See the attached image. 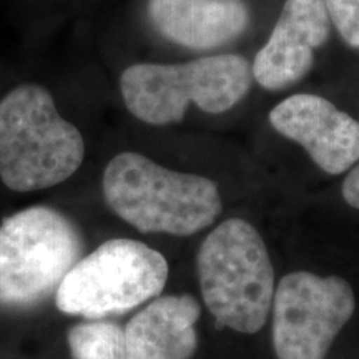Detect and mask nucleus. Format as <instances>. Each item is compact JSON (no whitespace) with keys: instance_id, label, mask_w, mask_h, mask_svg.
I'll list each match as a JSON object with an SVG mask.
<instances>
[{"instance_id":"f257e3e1","label":"nucleus","mask_w":359,"mask_h":359,"mask_svg":"<svg viewBox=\"0 0 359 359\" xmlns=\"http://www.w3.org/2000/svg\"><path fill=\"white\" fill-rule=\"evenodd\" d=\"M103 196L120 218L140 233L195 235L222 213L218 185L200 175L160 167L125 151L107 165Z\"/></svg>"},{"instance_id":"f03ea898","label":"nucleus","mask_w":359,"mask_h":359,"mask_svg":"<svg viewBox=\"0 0 359 359\" xmlns=\"http://www.w3.org/2000/svg\"><path fill=\"white\" fill-rule=\"evenodd\" d=\"M83 156L82 133L43 87L22 85L0 102V178L11 190L55 187L77 172Z\"/></svg>"},{"instance_id":"7ed1b4c3","label":"nucleus","mask_w":359,"mask_h":359,"mask_svg":"<svg viewBox=\"0 0 359 359\" xmlns=\"http://www.w3.org/2000/svg\"><path fill=\"white\" fill-rule=\"evenodd\" d=\"M203 302L219 327L255 334L275 298V269L262 235L241 218L219 223L196 258Z\"/></svg>"},{"instance_id":"20e7f679","label":"nucleus","mask_w":359,"mask_h":359,"mask_svg":"<svg viewBox=\"0 0 359 359\" xmlns=\"http://www.w3.org/2000/svg\"><path fill=\"white\" fill-rule=\"evenodd\" d=\"M251 67L240 55H210L187 64H137L120 79L130 114L150 125L182 122L190 103L223 114L248 93Z\"/></svg>"},{"instance_id":"39448f33","label":"nucleus","mask_w":359,"mask_h":359,"mask_svg":"<svg viewBox=\"0 0 359 359\" xmlns=\"http://www.w3.org/2000/svg\"><path fill=\"white\" fill-rule=\"evenodd\" d=\"M82 236L48 206H32L0 223V304L32 308L48 298L80 259Z\"/></svg>"},{"instance_id":"423d86ee","label":"nucleus","mask_w":359,"mask_h":359,"mask_svg":"<svg viewBox=\"0 0 359 359\" xmlns=\"http://www.w3.org/2000/svg\"><path fill=\"white\" fill-rule=\"evenodd\" d=\"M168 263L160 251L128 238H115L80 258L55 291L62 313L102 320L160 296Z\"/></svg>"},{"instance_id":"0eeeda50","label":"nucleus","mask_w":359,"mask_h":359,"mask_svg":"<svg viewBox=\"0 0 359 359\" xmlns=\"http://www.w3.org/2000/svg\"><path fill=\"white\" fill-rule=\"evenodd\" d=\"M271 309L278 359H325L353 318L356 296L341 276L294 271L278 283Z\"/></svg>"},{"instance_id":"6e6552de","label":"nucleus","mask_w":359,"mask_h":359,"mask_svg":"<svg viewBox=\"0 0 359 359\" xmlns=\"http://www.w3.org/2000/svg\"><path fill=\"white\" fill-rule=\"evenodd\" d=\"M269 123L302 145L323 172L344 173L359 161V122L326 98L291 95L271 110Z\"/></svg>"},{"instance_id":"1a4fd4ad","label":"nucleus","mask_w":359,"mask_h":359,"mask_svg":"<svg viewBox=\"0 0 359 359\" xmlns=\"http://www.w3.org/2000/svg\"><path fill=\"white\" fill-rule=\"evenodd\" d=\"M330 30L323 0H286L268 42L255 57V80L266 90L299 82L311 69L314 50L326 43Z\"/></svg>"},{"instance_id":"9d476101","label":"nucleus","mask_w":359,"mask_h":359,"mask_svg":"<svg viewBox=\"0 0 359 359\" xmlns=\"http://www.w3.org/2000/svg\"><path fill=\"white\" fill-rule=\"evenodd\" d=\"M201 306L190 294L156 296L127 323V359H191Z\"/></svg>"},{"instance_id":"9b49d317","label":"nucleus","mask_w":359,"mask_h":359,"mask_svg":"<svg viewBox=\"0 0 359 359\" xmlns=\"http://www.w3.org/2000/svg\"><path fill=\"white\" fill-rule=\"evenodd\" d=\"M148 15L163 37L196 50L231 42L250 22L243 0H150Z\"/></svg>"},{"instance_id":"f8f14e48","label":"nucleus","mask_w":359,"mask_h":359,"mask_svg":"<svg viewBox=\"0 0 359 359\" xmlns=\"http://www.w3.org/2000/svg\"><path fill=\"white\" fill-rule=\"evenodd\" d=\"M72 359H127L125 333L116 323L90 320L67 333Z\"/></svg>"},{"instance_id":"ddd939ff","label":"nucleus","mask_w":359,"mask_h":359,"mask_svg":"<svg viewBox=\"0 0 359 359\" xmlns=\"http://www.w3.org/2000/svg\"><path fill=\"white\" fill-rule=\"evenodd\" d=\"M344 42L359 48V0H323Z\"/></svg>"},{"instance_id":"4468645a","label":"nucleus","mask_w":359,"mask_h":359,"mask_svg":"<svg viewBox=\"0 0 359 359\" xmlns=\"http://www.w3.org/2000/svg\"><path fill=\"white\" fill-rule=\"evenodd\" d=\"M343 198L349 206L359 210V161L349 170L343 182Z\"/></svg>"}]
</instances>
